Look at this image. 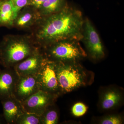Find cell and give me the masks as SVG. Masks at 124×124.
Here are the masks:
<instances>
[{"instance_id":"obj_1","label":"cell","mask_w":124,"mask_h":124,"mask_svg":"<svg viewBox=\"0 0 124 124\" xmlns=\"http://www.w3.org/2000/svg\"><path fill=\"white\" fill-rule=\"evenodd\" d=\"M84 20L81 11L66 4L58 13L42 18L31 35L41 48L63 40L79 41L83 38Z\"/></svg>"},{"instance_id":"obj_2","label":"cell","mask_w":124,"mask_h":124,"mask_svg":"<svg viewBox=\"0 0 124 124\" xmlns=\"http://www.w3.org/2000/svg\"><path fill=\"white\" fill-rule=\"evenodd\" d=\"M39 48L31 35H7L0 41V64L5 68L13 67Z\"/></svg>"},{"instance_id":"obj_3","label":"cell","mask_w":124,"mask_h":124,"mask_svg":"<svg viewBox=\"0 0 124 124\" xmlns=\"http://www.w3.org/2000/svg\"><path fill=\"white\" fill-rule=\"evenodd\" d=\"M55 62L58 81L62 95L93 83V73L85 69L79 62Z\"/></svg>"},{"instance_id":"obj_4","label":"cell","mask_w":124,"mask_h":124,"mask_svg":"<svg viewBox=\"0 0 124 124\" xmlns=\"http://www.w3.org/2000/svg\"><path fill=\"white\" fill-rule=\"evenodd\" d=\"M41 49L46 58L57 62H79L87 56L79 41L76 40L60 41Z\"/></svg>"},{"instance_id":"obj_5","label":"cell","mask_w":124,"mask_h":124,"mask_svg":"<svg viewBox=\"0 0 124 124\" xmlns=\"http://www.w3.org/2000/svg\"><path fill=\"white\" fill-rule=\"evenodd\" d=\"M40 89L60 97V92L56 71V63L46 58L36 75Z\"/></svg>"},{"instance_id":"obj_6","label":"cell","mask_w":124,"mask_h":124,"mask_svg":"<svg viewBox=\"0 0 124 124\" xmlns=\"http://www.w3.org/2000/svg\"><path fill=\"white\" fill-rule=\"evenodd\" d=\"M83 39L88 54L92 60L98 61L105 57L104 47L99 35L87 18L84 20Z\"/></svg>"},{"instance_id":"obj_7","label":"cell","mask_w":124,"mask_h":124,"mask_svg":"<svg viewBox=\"0 0 124 124\" xmlns=\"http://www.w3.org/2000/svg\"><path fill=\"white\" fill-rule=\"evenodd\" d=\"M59 96L40 89L22 102L24 111L40 116L49 107L55 104Z\"/></svg>"},{"instance_id":"obj_8","label":"cell","mask_w":124,"mask_h":124,"mask_svg":"<svg viewBox=\"0 0 124 124\" xmlns=\"http://www.w3.org/2000/svg\"><path fill=\"white\" fill-rule=\"evenodd\" d=\"M124 92L120 87L109 86L100 90L98 107L101 112H108L116 109L123 104Z\"/></svg>"},{"instance_id":"obj_9","label":"cell","mask_w":124,"mask_h":124,"mask_svg":"<svg viewBox=\"0 0 124 124\" xmlns=\"http://www.w3.org/2000/svg\"><path fill=\"white\" fill-rule=\"evenodd\" d=\"M46 57L41 48L13 67L18 76L37 75Z\"/></svg>"},{"instance_id":"obj_10","label":"cell","mask_w":124,"mask_h":124,"mask_svg":"<svg viewBox=\"0 0 124 124\" xmlns=\"http://www.w3.org/2000/svg\"><path fill=\"white\" fill-rule=\"evenodd\" d=\"M40 89L36 75L18 76L14 95L22 102Z\"/></svg>"},{"instance_id":"obj_11","label":"cell","mask_w":124,"mask_h":124,"mask_svg":"<svg viewBox=\"0 0 124 124\" xmlns=\"http://www.w3.org/2000/svg\"><path fill=\"white\" fill-rule=\"evenodd\" d=\"M42 18L37 9L31 5L27 6L17 14L13 27L20 30H32Z\"/></svg>"},{"instance_id":"obj_12","label":"cell","mask_w":124,"mask_h":124,"mask_svg":"<svg viewBox=\"0 0 124 124\" xmlns=\"http://www.w3.org/2000/svg\"><path fill=\"white\" fill-rule=\"evenodd\" d=\"M18 78V76L13 67L0 69V101L14 96V93Z\"/></svg>"},{"instance_id":"obj_13","label":"cell","mask_w":124,"mask_h":124,"mask_svg":"<svg viewBox=\"0 0 124 124\" xmlns=\"http://www.w3.org/2000/svg\"><path fill=\"white\" fill-rule=\"evenodd\" d=\"M3 108V116L6 123L16 124L18 118L24 112L22 102L14 97L1 101Z\"/></svg>"},{"instance_id":"obj_14","label":"cell","mask_w":124,"mask_h":124,"mask_svg":"<svg viewBox=\"0 0 124 124\" xmlns=\"http://www.w3.org/2000/svg\"><path fill=\"white\" fill-rule=\"evenodd\" d=\"M16 15L10 0H0V26L13 27Z\"/></svg>"},{"instance_id":"obj_15","label":"cell","mask_w":124,"mask_h":124,"mask_svg":"<svg viewBox=\"0 0 124 124\" xmlns=\"http://www.w3.org/2000/svg\"><path fill=\"white\" fill-rule=\"evenodd\" d=\"M66 5V0H46L38 10L43 18L58 13Z\"/></svg>"},{"instance_id":"obj_16","label":"cell","mask_w":124,"mask_h":124,"mask_svg":"<svg viewBox=\"0 0 124 124\" xmlns=\"http://www.w3.org/2000/svg\"><path fill=\"white\" fill-rule=\"evenodd\" d=\"M41 124H57L59 120L58 110L55 104L49 107L40 116Z\"/></svg>"},{"instance_id":"obj_17","label":"cell","mask_w":124,"mask_h":124,"mask_svg":"<svg viewBox=\"0 0 124 124\" xmlns=\"http://www.w3.org/2000/svg\"><path fill=\"white\" fill-rule=\"evenodd\" d=\"M16 124H41L40 116L24 112L18 118Z\"/></svg>"},{"instance_id":"obj_18","label":"cell","mask_w":124,"mask_h":124,"mask_svg":"<svg viewBox=\"0 0 124 124\" xmlns=\"http://www.w3.org/2000/svg\"><path fill=\"white\" fill-rule=\"evenodd\" d=\"M124 122L123 116L117 113L108 114L101 117L98 120L100 124H122Z\"/></svg>"},{"instance_id":"obj_19","label":"cell","mask_w":124,"mask_h":124,"mask_svg":"<svg viewBox=\"0 0 124 124\" xmlns=\"http://www.w3.org/2000/svg\"><path fill=\"white\" fill-rule=\"evenodd\" d=\"M88 108L85 103L82 102H78L72 107V114L76 117H80L84 115L88 110Z\"/></svg>"},{"instance_id":"obj_20","label":"cell","mask_w":124,"mask_h":124,"mask_svg":"<svg viewBox=\"0 0 124 124\" xmlns=\"http://www.w3.org/2000/svg\"><path fill=\"white\" fill-rule=\"evenodd\" d=\"M32 0H10L14 8L16 15L22 9L30 5Z\"/></svg>"},{"instance_id":"obj_21","label":"cell","mask_w":124,"mask_h":124,"mask_svg":"<svg viewBox=\"0 0 124 124\" xmlns=\"http://www.w3.org/2000/svg\"><path fill=\"white\" fill-rule=\"evenodd\" d=\"M46 0H32L30 5L38 9Z\"/></svg>"},{"instance_id":"obj_22","label":"cell","mask_w":124,"mask_h":124,"mask_svg":"<svg viewBox=\"0 0 124 124\" xmlns=\"http://www.w3.org/2000/svg\"><path fill=\"white\" fill-rule=\"evenodd\" d=\"M5 123H6V122L3 117V115H0V124H4Z\"/></svg>"},{"instance_id":"obj_23","label":"cell","mask_w":124,"mask_h":124,"mask_svg":"<svg viewBox=\"0 0 124 124\" xmlns=\"http://www.w3.org/2000/svg\"></svg>"}]
</instances>
